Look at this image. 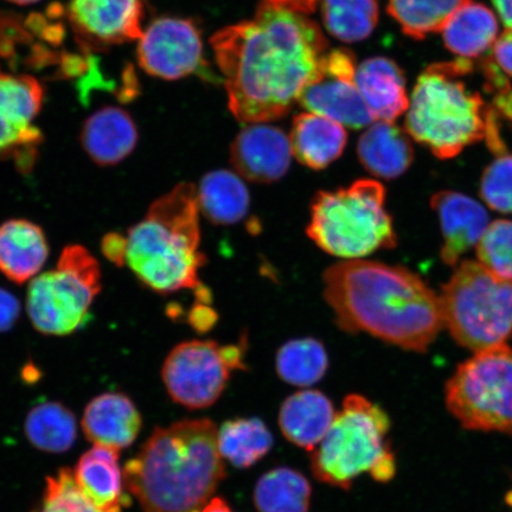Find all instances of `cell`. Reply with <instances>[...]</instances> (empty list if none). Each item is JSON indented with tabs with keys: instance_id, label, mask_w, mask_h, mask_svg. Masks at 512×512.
<instances>
[{
	"instance_id": "obj_40",
	"label": "cell",
	"mask_w": 512,
	"mask_h": 512,
	"mask_svg": "<svg viewBox=\"0 0 512 512\" xmlns=\"http://www.w3.org/2000/svg\"><path fill=\"white\" fill-rule=\"evenodd\" d=\"M217 320L216 312L210 305L197 304L190 311L189 322L198 331H207L215 325Z\"/></svg>"
},
{
	"instance_id": "obj_20",
	"label": "cell",
	"mask_w": 512,
	"mask_h": 512,
	"mask_svg": "<svg viewBox=\"0 0 512 512\" xmlns=\"http://www.w3.org/2000/svg\"><path fill=\"white\" fill-rule=\"evenodd\" d=\"M356 86L375 121L394 123L409 107L405 73L387 57H371L356 69Z\"/></svg>"
},
{
	"instance_id": "obj_27",
	"label": "cell",
	"mask_w": 512,
	"mask_h": 512,
	"mask_svg": "<svg viewBox=\"0 0 512 512\" xmlns=\"http://www.w3.org/2000/svg\"><path fill=\"white\" fill-rule=\"evenodd\" d=\"M198 207L216 226H232L245 219L251 196L246 184L232 171L215 170L201 179Z\"/></svg>"
},
{
	"instance_id": "obj_43",
	"label": "cell",
	"mask_w": 512,
	"mask_h": 512,
	"mask_svg": "<svg viewBox=\"0 0 512 512\" xmlns=\"http://www.w3.org/2000/svg\"><path fill=\"white\" fill-rule=\"evenodd\" d=\"M492 4L505 27L512 29V0H492Z\"/></svg>"
},
{
	"instance_id": "obj_36",
	"label": "cell",
	"mask_w": 512,
	"mask_h": 512,
	"mask_svg": "<svg viewBox=\"0 0 512 512\" xmlns=\"http://www.w3.org/2000/svg\"><path fill=\"white\" fill-rule=\"evenodd\" d=\"M480 195L491 209L512 213V155L502 153L485 169Z\"/></svg>"
},
{
	"instance_id": "obj_22",
	"label": "cell",
	"mask_w": 512,
	"mask_h": 512,
	"mask_svg": "<svg viewBox=\"0 0 512 512\" xmlns=\"http://www.w3.org/2000/svg\"><path fill=\"white\" fill-rule=\"evenodd\" d=\"M81 144L95 164L117 165L136 149L138 128L131 115L121 108H101L83 125Z\"/></svg>"
},
{
	"instance_id": "obj_21",
	"label": "cell",
	"mask_w": 512,
	"mask_h": 512,
	"mask_svg": "<svg viewBox=\"0 0 512 512\" xmlns=\"http://www.w3.org/2000/svg\"><path fill=\"white\" fill-rule=\"evenodd\" d=\"M48 258L47 236L38 224L24 219L0 224V273L12 283L36 278Z\"/></svg>"
},
{
	"instance_id": "obj_1",
	"label": "cell",
	"mask_w": 512,
	"mask_h": 512,
	"mask_svg": "<svg viewBox=\"0 0 512 512\" xmlns=\"http://www.w3.org/2000/svg\"><path fill=\"white\" fill-rule=\"evenodd\" d=\"M228 94L245 124H266L291 111L320 73L328 41L305 15L261 3L252 21L230 25L210 38Z\"/></svg>"
},
{
	"instance_id": "obj_41",
	"label": "cell",
	"mask_w": 512,
	"mask_h": 512,
	"mask_svg": "<svg viewBox=\"0 0 512 512\" xmlns=\"http://www.w3.org/2000/svg\"><path fill=\"white\" fill-rule=\"evenodd\" d=\"M266 2L278 6V8L306 16L316 11L319 0H266Z\"/></svg>"
},
{
	"instance_id": "obj_3",
	"label": "cell",
	"mask_w": 512,
	"mask_h": 512,
	"mask_svg": "<svg viewBox=\"0 0 512 512\" xmlns=\"http://www.w3.org/2000/svg\"><path fill=\"white\" fill-rule=\"evenodd\" d=\"M217 433L208 419L156 428L124 469L144 512H202L226 477Z\"/></svg>"
},
{
	"instance_id": "obj_14",
	"label": "cell",
	"mask_w": 512,
	"mask_h": 512,
	"mask_svg": "<svg viewBox=\"0 0 512 512\" xmlns=\"http://www.w3.org/2000/svg\"><path fill=\"white\" fill-rule=\"evenodd\" d=\"M43 104V89L30 76L0 74V160L12 159L29 171L37 158L42 133L32 125Z\"/></svg>"
},
{
	"instance_id": "obj_4",
	"label": "cell",
	"mask_w": 512,
	"mask_h": 512,
	"mask_svg": "<svg viewBox=\"0 0 512 512\" xmlns=\"http://www.w3.org/2000/svg\"><path fill=\"white\" fill-rule=\"evenodd\" d=\"M200 207L194 184L181 183L152 203L144 219L128 230L125 265L151 291H195L198 304H211L201 283Z\"/></svg>"
},
{
	"instance_id": "obj_45",
	"label": "cell",
	"mask_w": 512,
	"mask_h": 512,
	"mask_svg": "<svg viewBox=\"0 0 512 512\" xmlns=\"http://www.w3.org/2000/svg\"><path fill=\"white\" fill-rule=\"evenodd\" d=\"M11 3H15L18 5H30L40 2V0H9Z\"/></svg>"
},
{
	"instance_id": "obj_18",
	"label": "cell",
	"mask_w": 512,
	"mask_h": 512,
	"mask_svg": "<svg viewBox=\"0 0 512 512\" xmlns=\"http://www.w3.org/2000/svg\"><path fill=\"white\" fill-rule=\"evenodd\" d=\"M82 430L94 445L125 450L142 430V415L123 393H105L88 403L82 418Z\"/></svg>"
},
{
	"instance_id": "obj_25",
	"label": "cell",
	"mask_w": 512,
	"mask_h": 512,
	"mask_svg": "<svg viewBox=\"0 0 512 512\" xmlns=\"http://www.w3.org/2000/svg\"><path fill=\"white\" fill-rule=\"evenodd\" d=\"M357 156L371 175L395 179L412 165L414 150L409 134L388 121H376L357 144Z\"/></svg>"
},
{
	"instance_id": "obj_29",
	"label": "cell",
	"mask_w": 512,
	"mask_h": 512,
	"mask_svg": "<svg viewBox=\"0 0 512 512\" xmlns=\"http://www.w3.org/2000/svg\"><path fill=\"white\" fill-rule=\"evenodd\" d=\"M311 494L309 480L302 473L278 467L258 480L254 503L259 512H307Z\"/></svg>"
},
{
	"instance_id": "obj_7",
	"label": "cell",
	"mask_w": 512,
	"mask_h": 512,
	"mask_svg": "<svg viewBox=\"0 0 512 512\" xmlns=\"http://www.w3.org/2000/svg\"><path fill=\"white\" fill-rule=\"evenodd\" d=\"M388 431V415L379 406L361 395L347 396L328 434L313 451V475L341 489H349L362 473L388 482L395 473Z\"/></svg>"
},
{
	"instance_id": "obj_10",
	"label": "cell",
	"mask_w": 512,
	"mask_h": 512,
	"mask_svg": "<svg viewBox=\"0 0 512 512\" xmlns=\"http://www.w3.org/2000/svg\"><path fill=\"white\" fill-rule=\"evenodd\" d=\"M446 405L465 428L512 433V349L475 352L447 382Z\"/></svg>"
},
{
	"instance_id": "obj_26",
	"label": "cell",
	"mask_w": 512,
	"mask_h": 512,
	"mask_svg": "<svg viewBox=\"0 0 512 512\" xmlns=\"http://www.w3.org/2000/svg\"><path fill=\"white\" fill-rule=\"evenodd\" d=\"M445 46L458 59L473 60L494 46L498 22L488 6L465 0L441 29Z\"/></svg>"
},
{
	"instance_id": "obj_5",
	"label": "cell",
	"mask_w": 512,
	"mask_h": 512,
	"mask_svg": "<svg viewBox=\"0 0 512 512\" xmlns=\"http://www.w3.org/2000/svg\"><path fill=\"white\" fill-rule=\"evenodd\" d=\"M473 67L465 59L432 64L409 98L406 132L440 159L456 157L483 139L489 146L502 142L495 111L464 81Z\"/></svg>"
},
{
	"instance_id": "obj_24",
	"label": "cell",
	"mask_w": 512,
	"mask_h": 512,
	"mask_svg": "<svg viewBox=\"0 0 512 512\" xmlns=\"http://www.w3.org/2000/svg\"><path fill=\"white\" fill-rule=\"evenodd\" d=\"M348 134L337 121L316 113L293 119L290 143L293 156L311 170H323L343 155Z\"/></svg>"
},
{
	"instance_id": "obj_15",
	"label": "cell",
	"mask_w": 512,
	"mask_h": 512,
	"mask_svg": "<svg viewBox=\"0 0 512 512\" xmlns=\"http://www.w3.org/2000/svg\"><path fill=\"white\" fill-rule=\"evenodd\" d=\"M145 0H70L68 17L86 48H105L143 35Z\"/></svg>"
},
{
	"instance_id": "obj_19",
	"label": "cell",
	"mask_w": 512,
	"mask_h": 512,
	"mask_svg": "<svg viewBox=\"0 0 512 512\" xmlns=\"http://www.w3.org/2000/svg\"><path fill=\"white\" fill-rule=\"evenodd\" d=\"M76 484L100 512H123L130 504L124 491L119 451L94 445L79 459L73 472Z\"/></svg>"
},
{
	"instance_id": "obj_32",
	"label": "cell",
	"mask_w": 512,
	"mask_h": 512,
	"mask_svg": "<svg viewBox=\"0 0 512 512\" xmlns=\"http://www.w3.org/2000/svg\"><path fill=\"white\" fill-rule=\"evenodd\" d=\"M376 0H322V17L331 36L345 43L366 40L379 23Z\"/></svg>"
},
{
	"instance_id": "obj_13",
	"label": "cell",
	"mask_w": 512,
	"mask_h": 512,
	"mask_svg": "<svg viewBox=\"0 0 512 512\" xmlns=\"http://www.w3.org/2000/svg\"><path fill=\"white\" fill-rule=\"evenodd\" d=\"M356 69L352 51H326L318 78L300 94L299 104L354 130L374 124L373 114L356 86Z\"/></svg>"
},
{
	"instance_id": "obj_31",
	"label": "cell",
	"mask_w": 512,
	"mask_h": 512,
	"mask_svg": "<svg viewBox=\"0 0 512 512\" xmlns=\"http://www.w3.org/2000/svg\"><path fill=\"white\" fill-rule=\"evenodd\" d=\"M275 367L280 379L297 387H310L326 374L329 358L316 338L292 339L278 351Z\"/></svg>"
},
{
	"instance_id": "obj_2",
	"label": "cell",
	"mask_w": 512,
	"mask_h": 512,
	"mask_svg": "<svg viewBox=\"0 0 512 512\" xmlns=\"http://www.w3.org/2000/svg\"><path fill=\"white\" fill-rule=\"evenodd\" d=\"M323 294L339 329L366 332L405 350L426 351L444 326L439 296L400 266L339 262L325 271Z\"/></svg>"
},
{
	"instance_id": "obj_12",
	"label": "cell",
	"mask_w": 512,
	"mask_h": 512,
	"mask_svg": "<svg viewBox=\"0 0 512 512\" xmlns=\"http://www.w3.org/2000/svg\"><path fill=\"white\" fill-rule=\"evenodd\" d=\"M138 62L147 74L164 80L200 75L211 80L204 60L201 29L187 18L162 17L153 21L139 38Z\"/></svg>"
},
{
	"instance_id": "obj_6",
	"label": "cell",
	"mask_w": 512,
	"mask_h": 512,
	"mask_svg": "<svg viewBox=\"0 0 512 512\" xmlns=\"http://www.w3.org/2000/svg\"><path fill=\"white\" fill-rule=\"evenodd\" d=\"M384 202L386 189L374 179L319 191L311 203L306 234L323 252L345 260L393 248L396 234Z\"/></svg>"
},
{
	"instance_id": "obj_37",
	"label": "cell",
	"mask_w": 512,
	"mask_h": 512,
	"mask_svg": "<svg viewBox=\"0 0 512 512\" xmlns=\"http://www.w3.org/2000/svg\"><path fill=\"white\" fill-rule=\"evenodd\" d=\"M505 78H512V29L499 36L488 59Z\"/></svg>"
},
{
	"instance_id": "obj_23",
	"label": "cell",
	"mask_w": 512,
	"mask_h": 512,
	"mask_svg": "<svg viewBox=\"0 0 512 512\" xmlns=\"http://www.w3.org/2000/svg\"><path fill=\"white\" fill-rule=\"evenodd\" d=\"M336 414L328 396L318 390H300L281 406L280 430L292 444L315 451L328 434Z\"/></svg>"
},
{
	"instance_id": "obj_35",
	"label": "cell",
	"mask_w": 512,
	"mask_h": 512,
	"mask_svg": "<svg viewBox=\"0 0 512 512\" xmlns=\"http://www.w3.org/2000/svg\"><path fill=\"white\" fill-rule=\"evenodd\" d=\"M32 512H100L82 494L72 470L61 469L47 478L40 505Z\"/></svg>"
},
{
	"instance_id": "obj_38",
	"label": "cell",
	"mask_w": 512,
	"mask_h": 512,
	"mask_svg": "<svg viewBox=\"0 0 512 512\" xmlns=\"http://www.w3.org/2000/svg\"><path fill=\"white\" fill-rule=\"evenodd\" d=\"M21 315V303L9 291L0 288V332L12 329Z\"/></svg>"
},
{
	"instance_id": "obj_39",
	"label": "cell",
	"mask_w": 512,
	"mask_h": 512,
	"mask_svg": "<svg viewBox=\"0 0 512 512\" xmlns=\"http://www.w3.org/2000/svg\"><path fill=\"white\" fill-rule=\"evenodd\" d=\"M102 254L115 266L125 265L126 236L119 233L107 234L101 242Z\"/></svg>"
},
{
	"instance_id": "obj_34",
	"label": "cell",
	"mask_w": 512,
	"mask_h": 512,
	"mask_svg": "<svg viewBox=\"0 0 512 512\" xmlns=\"http://www.w3.org/2000/svg\"><path fill=\"white\" fill-rule=\"evenodd\" d=\"M477 256L491 272L512 280V221L489 223L477 243Z\"/></svg>"
},
{
	"instance_id": "obj_16",
	"label": "cell",
	"mask_w": 512,
	"mask_h": 512,
	"mask_svg": "<svg viewBox=\"0 0 512 512\" xmlns=\"http://www.w3.org/2000/svg\"><path fill=\"white\" fill-rule=\"evenodd\" d=\"M292 155L290 137L266 124L243 128L230 146V162L238 175L259 184L280 181L290 170Z\"/></svg>"
},
{
	"instance_id": "obj_17",
	"label": "cell",
	"mask_w": 512,
	"mask_h": 512,
	"mask_svg": "<svg viewBox=\"0 0 512 512\" xmlns=\"http://www.w3.org/2000/svg\"><path fill=\"white\" fill-rule=\"evenodd\" d=\"M431 204L444 235L441 259L448 266H457L460 256L477 246L489 226V215L482 204L456 191L437 192Z\"/></svg>"
},
{
	"instance_id": "obj_11",
	"label": "cell",
	"mask_w": 512,
	"mask_h": 512,
	"mask_svg": "<svg viewBox=\"0 0 512 512\" xmlns=\"http://www.w3.org/2000/svg\"><path fill=\"white\" fill-rule=\"evenodd\" d=\"M246 341L220 345L214 341H188L171 350L162 377L171 399L189 409L207 408L220 399L236 370H245Z\"/></svg>"
},
{
	"instance_id": "obj_44",
	"label": "cell",
	"mask_w": 512,
	"mask_h": 512,
	"mask_svg": "<svg viewBox=\"0 0 512 512\" xmlns=\"http://www.w3.org/2000/svg\"><path fill=\"white\" fill-rule=\"evenodd\" d=\"M202 512H233L229 505L220 497L211 498Z\"/></svg>"
},
{
	"instance_id": "obj_28",
	"label": "cell",
	"mask_w": 512,
	"mask_h": 512,
	"mask_svg": "<svg viewBox=\"0 0 512 512\" xmlns=\"http://www.w3.org/2000/svg\"><path fill=\"white\" fill-rule=\"evenodd\" d=\"M30 444L47 453H64L78 438L75 415L60 402H44L31 409L24 424Z\"/></svg>"
},
{
	"instance_id": "obj_33",
	"label": "cell",
	"mask_w": 512,
	"mask_h": 512,
	"mask_svg": "<svg viewBox=\"0 0 512 512\" xmlns=\"http://www.w3.org/2000/svg\"><path fill=\"white\" fill-rule=\"evenodd\" d=\"M465 0H388V14L403 34L422 40L441 31Z\"/></svg>"
},
{
	"instance_id": "obj_42",
	"label": "cell",
	"mask_w": 512,
	"mask_h": 512,
	"mask_svg": "<svg viewBox=\"0 0 512 512\" xmlns=\"http://www.w3.org/2000/svg\"><path fill=\"white\" fill-rule=\"evenodd\" d=\"M494 105L496 110L512 123V89L495 95Z\"/></svg>"
},
{
	"instance_id": "obj_8",
	"label": "cell",
	"mask_w": 512,
	"mask_h": 512,
	"mask_svg": "<svg viewBox=\"0 0 512 512\" xmlns=\"http://www.w3.org/2000/svg\"><path fill=\"white\" fill-rule=\"evenodd\" d=\"M439 300L444 326L464 348L498 347L512 335V280L480 262H462Z\"/></svg>"
},
{
	"instance_id": "obj_30",
	"label": "cell",
	"mask_w": 512,
	"mask_h": 512,
	"mask_svg": "<svg viewBox=\"0 0 512 512\" xmlns=\"http://www.w3.org/2000/svg\"><path fill=\"white\" fill-rule=\"evenodd\" d=\"M222 458L239 469H247L270 452L273 437L259 419H236L224 422L217 433Z\"/></svg>"
},
{
	"instance_id": "obj_9",
	"label": "cell",
	"mask_w": 512,
	"mask_h": 512,
	"mask_svg": "<svg viewBox=\"0 0 512 512\" xmlns=\"http://www.w3.org/2000/svg\"><path fill=\"white\" fill-rule=\"evenodd\" d=\"M101 286L95 256L86 247L67 246L54 270L30 281L27 311L32 325L48 336L74 334L85 324Z\"/></svg>"
}]
</instances>
